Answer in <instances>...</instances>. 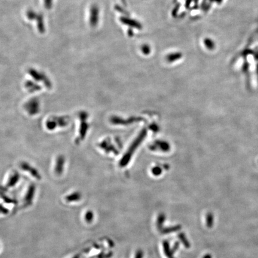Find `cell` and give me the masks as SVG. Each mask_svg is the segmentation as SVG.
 I'll use <instances>...</instances> for the list:
<instances>
[{"instance_id":"5b68a950","label":"cell","mask_w":258,"mask_h":258,"mask_svg":"<svg viewBox=\"0 0 258 258\" xmlns=\"http://www.w3.org/2000/svg\"><path fill=\"white\" fill-rule=\"evenodd\" d=\"M206 225L211 228L213 225V215L212 213H208L206 216Z\"/></svg>"},{"instance_id":"ba28073f","label":"cell","mask_w":258,"mask_h":258,"mask_svg":"<svg viewBox=\"0 0 258 258\" xmlns=\"http://www.w3.org/2000/svg\"><path fill=\"white\" fill-rule=\"evenodd\" d=\"M179 242H176L175 243V244H174V246H173V248H172V249H171V250H172V253L173 254L177 249H178V248H179Z\"/></svg>"},{"instance_id":"8fae6325","label":"cell","mask_w":258,"mask_h":258,"mask_svg":"<svg viewBox=\"0 0 258 258\" xmlns=\"http://www.w3.org/2000/svg\"><path fill=\"white\" fill-rule=\"evenodd\" d=\"M203 258H212V256L210 254H207L204 256Z\"/></svg>"},{"instance_id":"8992f818","label":"cell","mask_w":258,"mask_h":258,"mask_svg":"<svg viewBox=\"0 0 258 258\" xmlns=\"http://www.w3.org/2000/svg\"><path fill=\"white\" fill-rule=\"evenodd\" d=\"M80 198H81V196H80V194L75 193L72 194V195H69L68 197H67L66 198V200L68 202H70V201H78Z\"/></svg>"},{"instance_id":"9c48e42d","label":"cell","mask_w":258,"mask_h":258,"mask_svg":"<svg viewBox=\"0 0 258 258\" xmlns=\"http://www.w3.org/2000/svg\"><path fill=\"white\" fill-rule=\"evenodd\" d=\"M143 252L142 251V250H138L137 252H136V256H135V258H142L143 257Z\"/></svg>"},{"instance_id":"3957f363","label":"cell","mask_w":258,"mask_h":258,"mask_svg":"<svg viewBox=\"0 0 258 258\" xmlns=\"http://www.w3.org/2000/svg\"><path fill=\"white\" fill-rule=\"evenodd\" d=\"M166 219V216L164 213H160L158 218H157V226L158 229L161 231L163 228V223L164 222Z\"/></svg>"},{"instance_id":"7c38bea8","label":"cell","mask_w":258,"mask_h":258,"mask_svg":"<svg viewBox=\"0 0 258 258\" xmlns=\"http://www.w3.org/2000/svg\"><path fill=\"white\" fill-rule=\"evenodd\" d=\"M73 258H80V255H75L74 257Z\"/></svg>"},{"instance_id":"30bf717a","label":"cell","mask_w":258,"mask_h":258,"mask_svg":"<svg viewBox=\"0 0 258 258\" xmlns=\"http://www.w3.org/2000/svg\"><path fill=\"white\" fill-rule=\"evenodd\" d=\"M142 51L144 52V53H149L150 52V48H149V47H148V46H146V45H144L143 47H142Z\"/></svg>"},{"instance_id":"7a4b0ae2","label":"cell","mask_w":258,"mask_h":258,"mask_svg":"<svg viewBox=\"0 0 258 258\" xmlns=\"http://www.w3.org/2000/svg\"><path fill=\"white\" fill-rule=\"evenodd\" d=\"M163 248H164V252L165 255L169 258H174L173 256L172 250L170 247L169 243L167 240H164L163 241Z\"/></svg>"},{"instance_id":"52a82bcc","label":"cell","mask_w":258,"mask_h":258,"mask_svg":"<svg viewBox=\"0 0 258 258\" xmlns=\"http://www.w3.org/2000/svg\"><path fill=\"white\" fill-rule=\"evenodd\" d=\"M94 217L93 213L91 211H88L85 215V220L87 223H90L93 221Z\"/></svg>"},{"instance_id":"6da1fadb","label":"cell","mask_w":258,"mask_h":258,"mask_svg":"<svg viewBox=\"0 0 258 258\" xmlns=\"http://www.w3.org/2000/svg\"><path fill=\"white\" fill-rule=\"evenodd\" d=\"M181 228H182L181 226L178 225L173 226V227H171L163 228L160 231V232H161V233H162L163 234H168V233H170L178 231L181 229Z\"/></svg>"},{"instance_id":"277c9868","label":"cell","mask_w":258,"mask_h":258,"mask_svg":"<svg viewBox=\"0 0 258 258\" xmlns=\"http://www.w3.org/2000/svg\"><path fill=\"white\" fill-rule=\"evenodd\" d=\"M178 238H179L180 241L182 243L183 245L186 247V248H190V243L188 241V240H187V237L185 236V234L184 233H180L178 234Z\"/></svg>"}]
</instances>
